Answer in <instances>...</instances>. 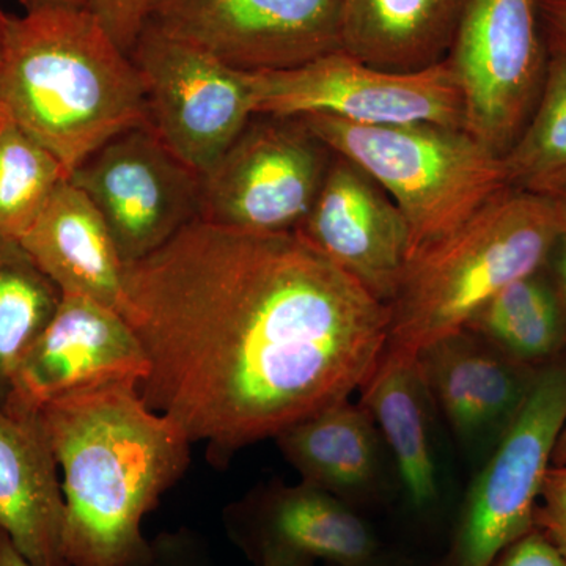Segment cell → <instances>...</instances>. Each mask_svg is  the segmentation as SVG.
Returning a JSON list of instances; mask_svg holds the SVG:
<instances>
[{
  "mask_svg": "<svg viewBox=\"0 0 566 566\" xmlns=\"http://www.w3.org/2000/svg\"><path fill=\"white\" fill-rule=\"evenodd\" d=\"M560 256H558V274H560L562 290L566 300V233L562 234L560 240Z\"/></svg>",
  "mask_w": 566,
  "mask_h": 566,
  "instance_id": "obj_35",
  "label": "cell"
},
{
  "mask_svg": "<svg viewBox=\"0 0 566 566\" xmlns=\"http://www.w3.org/2000/svg\"><path fill=\"white\" fill-rule=\"evenodd\" d=\"M324 566H417L416 560L412 557L406 556L405 553L397 549H390L386 547L385 551L375 556L368 558V560L359 562V564H324Z\"/></svg>",
  "mask_w": 566,
  "mask_h": 566,
  "instance_id": "obj_31",
  "label": "cell"
},
{
  "mask_svg": "<svg viewBox=\"0 0 566 566\" xmlns=\"http://www.w3.org/2000/svg\"><path fill=\"white\" fill-rule=\"evenodd\" d=\"M300 118L397 205L411 233L409 260L510 188L502 156L465 129L431 123L359 125L324 114Z\"/></svg>",
  "mask_w": 566,
  "mask_h": 566,
  "instance_id": "obj_5",
  "label": "cell"
},
{
  "mask_svg": "<svg viewBox=\"0 0 566 566\" xmlns=\"http://www.w3.org/2000/svg\"><path fill=\"white\" fill-rule=\"evenodd\" d=\"M147 359L133 327L114 308L81 294H62L61 305L18 368L6 411H40L82 387L140 379Z\"/></svg>",
  "mask_w": 566,
  "mask_h": 566,
  "instance_id": "obj_14",
  "label": "cell"
},
{
  "mask_svg": "<svg viewBox=\"0 0 566 566\" xmlns=\"http://www.w3.org/2000/svg\"><path fill=\"white\" fill-rule=\"evenodd\" d=\"M129 57L151 128L203 177L253 117L251 74L150 29L142 31Z\"/></svg>",
  "mask_w": 566,
  "mask_h": 566,
  "instance_id": "obj_12",
  "label": "cell"
},
{
  "mask_svg": "<svg viewBox=\"0 0 566 566\" xmlns=\"http://www.w3.org/2000/svg\"><path fill=\"white\" fill-rule=\"evenodd\" d=\"M66 178L59 159L0 109V237L21 241Z\"/></svg>",
  "mask_w": 566,
  "mask_h": 566,
  "instance_id": "obj_25",
  "label": "cell"
},
{
  "mask_svg": "<svg viewBox=\"0 0 566 566\" xmlns=\"http://www.w3.org/2000/svg\"><path fill=\"white\" fill-rule=\"evenodd\" d=\"M249 74L253 115L324 114L359 125L431 123L464 129L463 93L449 61L392 73L342 50L297 69Z\"/></svg>",
  "mask_w": 566,
  "mask_h": 566,
  "instance_id": "obj_7",
  "label": "cell"
},
{
  "mask_svg": "<svg viewBox=\"0 0 566 566\" xmlns=\"http://www.w3.org/2000/svg\"><path fill=\"white\" fill-rule=\"evenodd\" d=\"M139 392L212 465L348 400L381 359L389 307L300 233L193 221L125 264Z\"/></svg>",
  "mask_w": 566,
  "mask_h": 566,
  "instance_id": "obj_1",
  "label": "cell"
},
{
  "mask_svg": "<svg viewBox=\"0 0 566 566\" xmlns=\"http://www.w3.org/2000/svg\"><path fill=\"white\" fill-rule=\"evenodd\" d=\"M436 411L458 444L485 460L526 400L536 375L472 331H458L416 356Z\"/></svg>",
  "mask_w": 566,
  "mask_h": 566,
  "instance_id": "obj_16",
  "label": "cell"
},
{
  "mask_svg": "<svg viewBox=\"0 0 566 566\" xmlns=\"http://www.w3.org/2000/svg\"><path fill=\"white\" fill-rule=\"evenodd\" d=\"M360 403L374 417L392 457L406 510L416 523L433 524L442 513L436 411L416 357L386 352L360 387Z\"/></svg>",
  "mask_w": 566,
  "mask_h": 566,
  "instance_id": "obj_18",
  "label": "cell"
},
{
  "mask_svg": "<svg viewBox=\"0 0 566 566\" xmlns=\"http://www.w3.org/2000/svg\"><path fill=\"white\" fill-rule=\"evenodd\" d=\"M148 566H216L207 543L188 528L163 532L151 542Z\"/></svg>",
  "mask_w": 566,
  "mask_h": 566,
  "instance_id": "obj_28",
  "label": "cell"
},
{
  "mask_svg": "<svg viewBox=\"0 0 566 566\" xmlns=\"http://www.w3.org/2000/svg\"><path fill=\"white\" fill-rule=\"evenodd\" d=\"M539 11L549 24L556 43L566 50V0H539Z\"/></svg>",
  "mask_w": 566,
  "mask_h": 566,
  "instance_id": "obj_30",
  "label": "cell"
},
{
  "mask_svg": "<svg viewBox=\"0 0 566 566\" xmlns=\"http://www.w3.org/2000/svg\"><path fill=\"white\" fill-rule=\"evenodd\" d=\"M244 73L344 50L342 0H153L145 28Z\"/></svg>",
  "mask_w": 566,
  "mask_h": 566,
  "instance_id": "obj_9",
  "label": "cell"
},
{
  "mask_svg": "<svg viewBox=\"0 0 566 566\" xmlns=\"http://www.w3.org/2000/svg\"><path fill=\"white\" fill-rule=\"evenodd\" d=\"M566 464V423L554 450L553 465Z\"/></svg>",
  "mask_w": 566,
  "mask_h": 566,
  "instance_id": "obj_36",
  "label": "cell"
},
{
  "mask_svg": "<svg viewBox=\"0 0 566 566\" xmlns=\"http://www.w3.org/2000/svg\"><path fill=\"white\" fill-rule=\"evenodd\" d=\"M517 191L551 197L566 188V50L556 43L531 123L502 156Z\"/></svg>",
  "mask_w": 566,
  "mask_h": 566,
  "instance_id": "obj_23",
  "label": "cell"
},
{
  "mask_svg": "<svg viewBox=\"0 0 566 566\" xmlns=\"http://www.w3.org/2000/svg\"><path fill=\"white\" fill-rule=\"evenodd\" d=\"M539 0H469L449 61L464 98V129L504 156L538 102L545 51Z\"/></svg>",
  "mask_w": 566,
  "mask_h": 566,
  "instance_id": "obj_10",
  "label": "cell"
},
{
  "mask_svg": "<svg viewBox=\"0 0 566 566\" xmlns=\"http://www.w3.org/2000/svg\"><path fill=\"white\" fill-rule=\"evenodd\" d=\"M153 0H88L87 9L98 18L112 40L132 55L145 28Z\"/></svg>",
  "mask_w": 566,
  "mask_h": 566,
  "instance_id": "obj_26",
  "label": "cell"
},
{
  "mask_svg": "<svg viewBox=\"0 0 566 566\" xmlns=\"http://www.w3.org/2000/svg\"><path fill=\"white\" fill-rule=\"evenodd\" d=\"M334 155L300 117L253 115L202 177L199 221L241 232H294Z\"/></svg>",
  "mask_w": 566,
  "mask_h": 566,
  "instance_id": "obj_8",
  "label": "cell"
},
{
  "mask_svg": "<svg viewBox=\"0 0 566 566\" xmlns=\"http://www.w3.org/2000/svg\"><path fill=\"white\" fill-rule=\"evenodd\" d=\"M294 232L382 304L403 281L411 233L389 196L356 164L331 163L314 207Z\"/></svg>",
  "mask_w": 566,
  "mask_h": 566,
  "instance_id": "obj_13",
  "label": "cell"
},
{
  "mask_svg": "<svg viewBox=\"0 0 566 566\" xmlns=\"http://www.w3.org/2000/svg\"><path fill=\"white\" fill-rule=\"evenodd\" d=\"M566 423V363L536 374L526 400L464 495L438 566H491L535 528V510Z\"/></svg>",
  "mask_w": 566,
  "mask_h": 566,
  "instance_id": "obj_6",
  "label": "cell"
},
{
  "mask_svg": "<svg viewBox=\"0 0 566 566\" xmlns=\"http://www.w3.org/2000/svg\"><path fill=\"white\" fill-rule=\"evenodd\" d=\"M223 527L251 562L268 551L359 564L386 549L359 510L308 483L270 482L226 506Z\"/></svg>",
  "mask_w": 566,
  "mask_h": 566,
  "instance_id": "obj_15",
  "label": "cell"
},
{
  "mask_svg": "<svg viewBox=\"0 0 566 566\" xmlns=\"http://www.w3.org/2000/svg\"><path fill=\"white\" fill-rule=\"evenodd\" d=\"M25 11L43 9V7H87L88 0H20Z\"/></svg>",
  "mask_w": 566,
  "mask_h": 566,
  "instance_id": "obj_34",
  "label": "cell"
},
{
  "mask_svg": "<svg viewBox=\"0 0 566 566\" xmlns=\"http://www.w3.org/2000/svg\"><path fill=\"white\" fill-rule=\"evenodd\" d=\"M61 301V289L20 241L0 237V409L9 405L18 368Z\"/></svg>",
  "mask_w": 566,
  "mask_h": 566,
  "instance_id": "obj_22",
  "label": "cell"
},
{
  "mask_svg": "<svg viewBox=\"0 0 566 566\" xmlns=\"http://www.w3.org/2000/svg\"><path fill=\"white\" fill-rule=\"evenodd\" d=\"M0 109L66 175L112 137L148 123L140 74L87 7L9 17Z\"/></svg>",
  "mask_w": 566,
  "mask_h": 566,
  "instance_id": "obj_3",
  "label": "cell"
},
{
  "mask_svg": "<svg viewBox=\"0 0 566 566\" xmlns=\"http://www.w3.org/2000/svg\"><path fill=\"white\" fill-rule=\"evenodd\" d=\"M59 469L41 412L0 409V531L33 566H70Z\"/></svg>",
  "mask_w": 566,
  "mask_h": 566,
  "instance_id": "obj_17",
  "label": "cell"
},
{
  "mask_svg": "<svg viewBox=\"0 0 566 566\" xmlns=\"http://www.w3.org/2000/svg\"><path fill=\"white\" fill-rule=\"evenodd\" d=\"M465 329L523 364L553 356L564 342L556 294L536 274L495 294Z\"/></svg>",
  "mask_w": 566,
  "mask_h": 566,
  "instance_id": "obj_24",
  "label": "cell"
},
{
  "mask_svg": "<svg viewBox=\"0 0 566 566\" xmlns=\"http://www.w3.org/2000/svg\"><path fill=\"white\" fill-rule=\"evenodd\" d=\"M539 501L535 527L553 542L566 560V464L553 465L547 471Z\"/></svg>",
  "mask_w": 566,
  "mask_h": 566,
  "instance_id": "obj_27",
  "label": "cell"
},
{
  "mask_svg": "<svg viewBox=\"0 0 566 566\" xmlns=\"http://www.w3.org/2000/svg\"><path fill=\"white\" fill-rule=\"evenodd\" d=\"M69 180L102 212L125 264L158 251L199 221L202 177L150 123L112 137Z\"/></svg>",
  "mask_w": 566,
  "mask_h": 566,
  "instance_id": "obj_11",
  "label": "cell"
},
{
  "mask_svg": "<svg viewBox=\"0 0 566 566\" xmlns=\"http://www.w3.org/2000/svg\"><path fill=\"white\" fill-rule=\"evenodd\" d=\"M564 227L549 197L509 188L409 260L389 307L386 352L416 357L463 331L510 283L538 273Z\"/></svg>",
  "mask_w": 566,
  "mask_h": 566,
  "instance_id": "obj_4",
  "label": "cell"
},
{
  "mask_svg": "<svg viewBox=\"0 0 566 566\" xmlns=\"http://www.w3.org/2000/svg\"><path fill=\"white\" fill-rule=\"evenodd\" d=\"M0 566H33L0 531Z\"/></svg>",
  "mask_w": 566,
  "mask_h": 566,
  "instance_id": "obj_33",
  "label": "cell"
},
{
  "mask_svg": "<svg viewBox=\"0 0 566 566\" xmlns=\"http://www.w3.org/2000/svg\"><path fill=\"white\" fill-rule=\"evenodd\" d=\"M40 412L62 471L69 565L148 566L142 523L188 471V436L145 403L139 379L82 387Z\"/></svg>",
  "mask_w": 566,
  "mask_h": 566,
  "instance_id": "obj_2",
  "label": "cell"
},
{
  "mask_svg": "<svg viewBox=\"0 0 566 566\" xmlns=\"http://www.w3.org/2000/svg\"><path fill=\"white\" fill-rule=\"evenodd\" d=\"M20 243L62 294H81L122 314L125 263L102 212L69 178Z\"/></svg>",
  "mask_w": 566,
  "mask_h": 566,
  "instance_id": "obj_20",
  "label": "cell"
},
{
  "mask_svg": "<svg viewBox=\"0 0 566 566\" xmlns=\"http://www.w3.org/2000/svg\"><path fill=\"white\" fill-rule=\"evenodd\" d=\"M255 566H315L311 558L294 556V554L282 553V551H268L253 562Z\"/></svg>",
  "mask_w": 566,
  "mask_h": 566,
  "instance_id": "obj_32",
  "label": "cell"
},
{
  "mask_svg": "<svg viewBox=\"0 0 566 566\" xmlns=\"http://www.w3.org/2000/svg\"><path fill=\"white\" fill-rule=\"evenodd\" d=\"M7 21H9V14L0 10V65H2L3 44H6Z\"/></svg>",
  "mask_w": 566,
  "mask_h": 566,
  "instance_id": "obj_38",
  "label": "cell"
},
{
  "mask_svg": "<svg viewBox=\"0 0 566 566\" xmlns=\"http://www.w3.org/2000/svg\"><path fill=\"white\" fill-rule=\"evenodd\" d=\"M469 0H342L344 51L392 73L447 61Z\"/></svg>",
  "mask_w": 566,
  "mask_h": 566,
  "instance_id": "obj_21",
  "label": "cell"
},
{
  "mask_svg": "<svg viewBox=\"0 0 566 566\" xmlns=\"http://www.w3.org/2000/svg\"><path fill=\"white\" fill-rule=\"evenodd\" d=\"M549 199L556 203L558 216H560L562 227H564V233H566V188L564 191L554 193Z\"/></svg>",
  "mask_w": 566,
  "mask_h": 566,
  "instance_id": "obj_37",
  "label": "cell"
},
{
  "mask_svg": "<svg viewBox=\"0 0 566 566\" xmlns=\"http://www.w3.org/2000/svg\"><path fill=\"white\" fill-rule=\"evenodd\" d=\"M283 458L308 483L353 509L385 497L386 446L374 417L352 400L327 406L274 438Z\"/></svg>",
  "mask_w": 566,
  "mask_h": 566,
  "instance_id": "obj_19",
  "label": "cell"
},
{
  "mask_svg": "<svg viewBox=\"0 0 566 566\" xmlns=\"http://www.w3.org/2000/svg\"><path fill=\"white\" fill-rule=\"evenodd\" d=\"M491 566H566V560L539 528H532L505 547Z\"/></svg>",
  "mask_w": 566,
  "mask_h": 566,
  "instance_id": "obj_29",
  "label": "cell"
}]
</instances>
